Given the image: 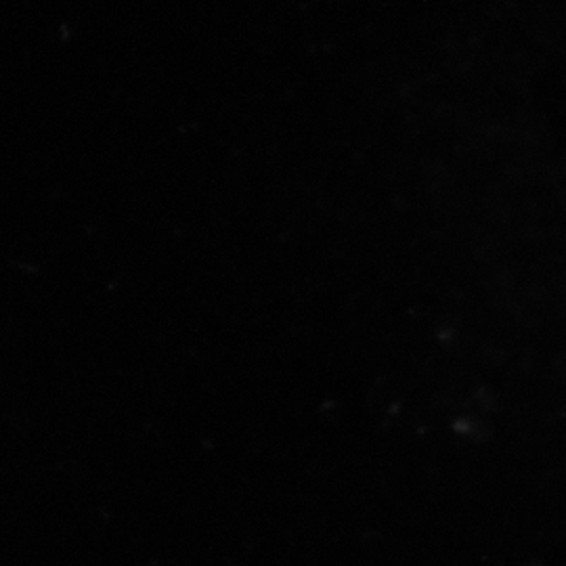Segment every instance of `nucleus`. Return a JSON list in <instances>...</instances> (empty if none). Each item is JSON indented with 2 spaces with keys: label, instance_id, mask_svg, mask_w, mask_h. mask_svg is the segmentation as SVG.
<instances>
[]
</instances>
